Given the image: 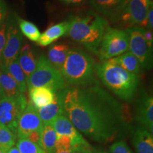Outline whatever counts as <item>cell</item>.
Listing matches in <instances>:
<instances>
[{
	"instance_id": "obj_27",
	"label": "cell",
	"mask_w": 153,
	"mask_h": 153,
	"mask_svg": "<svg viewBox=\"0 0 153 153\" xmlns=\"http://www.w3.org/2000/svg\"><path fill=\"white\" fill-rule=\"evenodd\" d=\"M16 147L21 153H46L38 144L26 138L19 139Z\"/></svg>"
},
{
	"instance_id": "obj_21",
	"label": "cell",
	"mask_w": 153,
	"mask_h": 153,
	"mask_svg": "<svg viewBox=\"0 0 153 153\" xmlns=\"http://www.w3.org/2000/svg\"><path fill=\"white\" fill-rule=\"evenodd\" d=\"M0 85L6 97H18L24 94L21 92L16 82L10 75L7 69L0 63Z\"/></svg>"
},
{
	"instance_id": "obj_23",
	"label": "cell",
	"mask_w": 153,
	"mask_h": 153,
	"mask_svg": "<svg viewBox=\"0 0 153 153\" xmlns=\"http://www.w3.org/2000/svg\"><path fill=\"white\" fill-rule=\"evenodd\" d=\"M57 133L51 124L43 126L39 146L46 153H54L55 151Z\"/></svg>"
},
{
	"instance_id": "obj_11",
	"label": "cell",
	"mask_w": 153,
	"mask_h": 153,
	"mask_svg": "<svg viewBox=\"0 0 153 153\" xmlns=\"http://www.w3.org/2000/svg\"><path fill=\"white\" fill-rule=\"evenodd\" d=\"M43 123L38 113V109L31 103L27 104L18 121L17 137L18 139L26 138L33 131H42Z\"/></svg>"
},
{
	"instance_id": "obj_15",
	"label": "cell",
	"mask_w": 153,
	"mask_h": 153,
	"mask_svg": "<svg viewBox=\"0 0 153 153\" xmlns=\"http://www.w3.org/2000/svg\"><path fill=\"white\" fill-rule=\"evenodd\" d=\"M38 113L43 126L51 124L55 118L62 115L63 108L60 91L55 94V99L52 103L38 109Z\"/></svg>"
},
{
	"instance_id": "obj_39",
	"label": "cell",
	"mask_w": 153,
	"mask_h": 153,
	"mask_svg": "<svg viewBox=\"0 0 153 153\" xmlns=\"http://www.w3.org/2000/svg\"><path fill=\"white\" fill-rule=\"evenodd\" d=\"M82 1H83V0H70L69 2L72 3V4H78V3L82 2Z\"/></svg>"
},
{
	"instance_id": "obj_20",
	"label": "cell",
	"mask_w": 153,
	"mask_h": 153,
	"mask_svg": "<svg viewBox=\"0 0 153 153\" xmlns=\"http://www.w3.org/2000/svg\"><path fill=\"white\" fill-rule=\"evenodd\" d=\"M70 50V47L68 45L63 43L55 44L50 48L48 53V60L60 72Z\"/></svg>"
},
{
	"instance_id": "obj_10",
	"label": "cell",
	"mask_w": 153,
	"mask_h": 153,
	"mask_svg": "<svg viewBox=\"0 0 153 153\" xmlns=\"http://www.w3.org/2000/svg\"><path fill=\"white\" fill-rule=\"evenodd\" d=\"M23 36L17 26L16 20H11L7 24L6 43L1 55V64L6 67L11 61L18 58L22 48Z\"/></svg>"
},
{
	"instance_id": "obj_16",
	"label": "cell",
	"mask_w": 153,
	"mask_h": 153,
	"mask_svg": "<svg viewBox=\"0 0 153 153\" xmlns=\"http://www.w3.org/2000/svg\"><path fill=\"white\" fill-rule=\"evenodd\" d=\"M70 27V22H64L51 26L41 35L37 42L41 46H47L57 39L67 35Z\"/></svg>"
},
{
	"instance_id": "obj_26",
	"label": "cell",
	"mask_w": 153,
	"mask_h": 153,
	"mask_svg": "<svg viewBox=\"0 0 153 153\" xmlns=\"http://www.w3.org/2000/svg\"><path fill=\"white\" fill-rule=\"evenodd\" d=\"M16 137L10 129L0 124V149L7 152L15 145Z\"/></svg>"
},
{
	"instance_id": "obj_29",
	"label": "cell",
	"mask_w": 153,
	"mask_h": 153,
	"mask_svg": "<svg viewBox=\"0 0 153 153\" xmlns=\"http://www.w3.org/2000/svg\"><path fill=\"white\" fill-rule=\"evenodd\" d=\"M110 153H132L131 150L124 141H118L111 145Z\"/></svg>"
},
{
	"instance_id": "obj_19",
	"label": "cell",
	"mask_w": 153,
	"mask_h": 153,
	"mask_svg": "<svg viewBox=\"0 0 153 153\" xmlns=\"http://www.w3.org/2000/svg\"><path fill=\"white\" fill-rule=\"evenodd\" d=\"M55 94L47 87L33 88L29 90L30 103L36 109H39L52 103L55 99Z\"/></svg>"
},
{
	"instance_id": "obj_8",
	"label": "cell",
	"mask_w": 153,
	"mask_h": 153,
	"mask_svg": "<svg viewBox=\"0 0 153 153\" xmlns=\"http://www.w3.org/2000/svg\"><path fill=\"white\" fill-rule=\"evenodd\" d=\"M144 30L140 27H130L126 30L129 38L128 50L139 61L142 69L150 70L152 66V48L145 41Z\"/></svg>"
},
{
	"instance_id": "obj_34",
	"label": "cell",
	"mask_w": 153,
	"mask_h": 153,
	"mask_svg": "<svg viewBox=\"0 0 153 153\" xmlns=\"http://www.w3.org/2000/svg\"><path fill=\"white\" fill-rule=\"evenodd\" d=\"M146 29L152 30L153 29V5L152 4L149 8L148 16H147Z\"/></svg>"
},
{
	"instance_id": "obj_13",
	"label": "cell",
	"mask_w": 153,
	"mask_h": 153,
	"mask_svg": "<svg viewBox=\"0 0 153 153\" xmlns=\"http://www.w3.org/2000/svg\"><path fill=\"white\" fill-rule=\"evenodd\" d=\"M51 125L57 135H67L71 137L76 145H89L83 136L75 128L73 124L64 114L60 115L53 120Z\"/></svg>"
},
{
	"instance_id": "obj_40",
	"label": "cell",
	"mask_w": 153,
	"mask_h": 153,
	"mask_svg": "<svg viewBox=\"0 0 153 153\" xmlns=\"http://www.w3.org/2000/svg\"><path fill=\"white\" fill-rule=\"evenodd\" d=\"M0 153H6V152L4 150H1V149H0Z\"/></svg>"
},
{
	"instance_id": "obj_28",
	"label": "cell",
	"mask_w": 153,
	"mask_h": 153,
	"mask_svg": "<svg viewBox=\"0 0 153 153\" xmlns=\"http://www.w3.org/2000/svg\"><path fill=\"white\" fill-rule=\"evenodd\" d=\"M89 145H76L71 137L67 135H57L55 143V150H70L76 147L89 146Z\"/></svg>"
},
{
	"instance_id": "obj_25",
	"label": "cell",
	"mask_w": 153,
	"mask_h": 153,
	"mask_svg": "<svg viewBox=\"0 0 153 153\" xmlns=\"http://www.w3.org/2000/svg\"><path fill=\"white\" fill-rule=\"evenodd\" d=\"M16 21L21 33L24 35L30 41L38 42L41 37V32L37 26L33 23L16 16Z\"/></svg>"
},
{
	"instance_id": "obj_7",
	"label": "cell",
	"mask_w": 153,
	"mask_h": 153,
	"mask_svg": "<svg viewBox=\"0 0 153 153\" xmlns=\"http://www.w3.org/2000/svg\"><path fill=\"white\" fill-rule=\"evenodd\" d=\"M27 104L24 94L18 97H4L0 99V124L17 135L19 119Z\"/></svg>"
},
{
	"instance_id": "obj_5",
	"label": "cell",
	"mask_w": 153,
	"mask_h": 153,
	"mask_svg": "<svg viewBox=\"0 0 153 153\" xmlns=\"http://www.w3.org/2000/svg\"><path fill=\"white\" fill-rule=\"evenodd\" d=\"M28 90L33 88L47 87L55 93L66 87L61 73L53 67L45 55L38 58L33 73L26 79Z\"/></svg>"
},
{
	"instance_id": "obj_12",
	"label": "cell",
	"mask_w": 153,
	"mask_h": 153,
	"mask_svg": "<svg viewBox=\"0 0 153 153\" xmlns=\"http://www.w3.org/2000/svg\"><path fill=\"white\" fill-rule=\"evenodd\" d=\"M128 0H89L92 8L100 16L117 22L125 8Z\"/></svg>"
},
{
	"instance_id": "obj_31",
	"label": "cell",
	"mask_w": 153,
	"mask_h": 153,
	"mask_svg": "<svg viewBox=\"0 0 153 153\" xmlns=\"http://www.w3.org/2000/svg\"><path fill=\"white\" fill-rule=\"evenodd\" d=\"M6 35H7V24L2 23L0 25V62L1 60V55L4 48L6 43Z\"/></svg>"
},
{
	"instance_id": "obj_14",
	"label": "cell",
	"mask_w": 153,
	"mask_h": 153,
	"mask_svg": "<svg viewBox=\"0 0 153 153\" xmlns=\"http://www.w3.org/2000/svg\"><path fill=\"white\" fill-rule=\"evenodd\" d=\"M136 118L141 126L151 133L153 132V99L152 96L144 95L140 101Z\"/></svg>"
},
{
	"instance_id": "obj_6",
	"label": "cell",
	"mask_w": 153,
	"mask_h": 153,
	"mask_svg": "<svg viewBox=\"0 0 153 153\" xmlns=\"http://www.w3.org/2000/svg\"><path fill=\"white\" fill-rule=\"evenodd\" d=\"M127 31L108 26L99 45L97 55L102 61L117 57L128 50Z\"/></svg>"
},
{
	"instance_id": "obj_9",
	"label": "cell",
	"mask_w": 153,
	"mask_h": 153,
	"mask_svg": "<svg viewBox=\"0 0 153 153\" xmlns=\"http://www.w3.org/2000/svg\"><path fill=\"white\" fill-rule=\"evenodd\" d=\"M152 0H128L120 20L131 27L146 28L147 16Z\"/></svg>"
},
{
	"instance_id": "obj_30",
	"label": "cell",
	"mask_w": 153,
	"mask_h": 153,
	"mask_svg": "<svg viewBox=\"0 0 153 153\" xmlns=\"http://www.w3.org/2000/svg\"><path fill=\"white\" fill-rule=\"evenodd\" d=\"M91 146L76 147L70 150H55L54 153H90Z\"/></svg>"
},
{
	"instance_id": "obj_35",
	"label": "cell",
	"mask_w": 153,
	"mask_h": 153,
	"mask_svg": "<svg viewBox=\"0 0 153 153\" xmlns=\"http://www.w3.org/2000/svg\"><path fill=\"white\" fill-rule=\"evenodd\" d=\"M144 37L147 43L149 45V47L152 48L153 45V34L152 30H148L145 28L144 30Z\"/></svg>"
},
{
	"instance_id": "obj_24",
	"label": "cell",
	"mask_w": 153,
	"mask_h": 153,
	"mask_svg": "<svg viewBox=\"0 0 153 153\" xmlns=\"http://www.w3.org/2000/svg\"><path fill=\"white\" fill-rule=\"evenodd\" d=\"M7 70L16 81L21 92L24 94L26 90V78L23 72L22 68L18 62V60H14L9 62L5 67Z\"/></svg>"
},
{
	"instance_id": "obj_17",
	"label": "cell",
	"mask_w": 153,
	"mask_h": 153,
	"mask_svg": "<svg viewBox=\"0 0 153 153\" xmlns=\"http://www.w3.org/2000/svg\"><path fill=\"white\" fill-rule=\"evenodd\" d=\"M133 143L137 153H153L152 133L142 126L134 132Z\"/></svg>"
},
{
	"instance_id": "obj_33",
	"label": "cell",
	"mask_w": 153,
	"mask_h": 153,
	"mask_svg": "<svg viewBox=\"0 0 153 153\" xmlns=\"http://www.w3.org/2000/svg\"><path fill=\"white\" fill-rule=\"evenodd\" d=\"M7 15V7L4 0H0V25L4 23Z\"/></svg>"
},
{
	"instance_id": "obj_22",
	"label": "cell",
	"mask_w": 153,
	"mask_h": 153,
	"mask_svg": "<svg viewBox=\"0 0 153 153\" xmlns=\"http://www.w3.org/2000/svg\"><path fill=\"white\" fill-rule=\"evenodd\" d=\"M109 60L112 62L123 68L126 71L131 73L138 74L142 70L139 61L130 52H126L123 54Z\"/></svg>"
},
{
	"instance_id": "obj_3",
	"label": "cell",
	"mask_w": 153,
	"mask_h": 153,
	"mask_svg": "<svg viewBox=\"0 0 153 153\" xmlns=\"http://www.w3.org/2000/svg\"><path fill=\"white\" fill-rule=\"evenodd\" d=\"M108 23L100 15L75 16L70 22L68 35L73 41L82 44L91 53L97 55L100 43Z\"/></svg>"
},
{
	"instance_id": "obj_41",
	"label": "cell",
	"mask_w": 153,
	"mask_h": 153,
	"mask_svg": "<svg viewBox=\"0 0 153 153\" xmlns=\"http://www.w3.org/2000/svg\"><path fill=\"white\" fill-rule=\"evenodd\" d=\"M65 1H68V2H69V1H70V0H65Z\"/></svg>"
},
{
	"instance_id": "obj_18",
	"label": "cell",
	"mask_w": 153,
	"mask_h": 153,
	"mask_svg": "<svg viewBox=\"0 0 153 153\" xmlns=\"http://www.w3.org/2000/svg\"><path fill=\"white\" fill-rule=\"evenodd\" d=\"M17 60L27 79L35 70L37 63L33 50L28 44L23 45L19 53Z\"/></svg>"
},
{
	"instance_id": "obj_36",
	"label": "cell",
	"mask_w": 153,
	"mask_h": 153,
	"mask_svg": "<svg viewBox=\"0 0 153 153\" xmlns=\"http://www.w3.org/2000/svg\"><path fill=\"white\" fill-rule=\"evenodd\" d=\"M90 153H109L106 150H103V149L97 148H91Z\"/></svg>"
},
{
	"instance_id": "obj_37",
	"label": "cell",
	"mask_w": 153,
	"mask_h": 153,
	"mask_svg": "<svg viewBox=\"0 0 153 153\" xmlns=\"http://www.w3.org/2000/svg\"><path fill=\"white\" fill-rule=\"evenodd\" d=\"M6 153H21V152H19V149L17 148V147L14 146H14L11 147L9 150H8V151H7Z\"/></svg>"
},
{
	"instance_id": "obj_4",
	"label": "cell",
	"mask_w": 153,
	"mask_h": 153,
	"mask_svg": "<svg viewBox=\"0 0 153 153\" xmlns=\"http://www.w3.org/2000/svg\"><path fill=\"white\" fill-rule=\"evenodd\" d=\"M95 61L91 55L79 48L70 50L60 70L65 82L80 87L92 84L94 80Z\"/></svg>"
},
{
	"instance_id": "obj_1",
	"label": "cell",
	"mask_w": 153,
	"mask_h": 153,
	"mask_svg": "<svg viewBox=\"0 0 153 153\" xmlns=\"http://www.w3.org/2000/svg\"><path fill=\"white\" fill-rule=\"evenodd\" d=\"M59 91L63 114L94 141L108 142L125 128L122 105L98 84L65 87Z\"/></svg>"
},
{
	"instance_id": "obj_32",
	"label": "cell",
	"mask_w": 153,
	"mask_h": 153,
	"mask_svg": "<svg viewBox=\"0 0 153 153\" xmlns=\"http://www.w3.org/2000/svg\"><path fill=\"white\" fill-rule=\"evenodd\" d=\"M42 131H33L30 133L26 137V139L28 140L30 142L36 143L39 145L40 140H41V135Z\"/></svg>"
},
{
	"instance_id": "obj_38",
	"label": "cell",
	"mask_w": 153,
	"mask_h": 153,
	"mask_svg": "<svg viewBox=\"0 0 153 153\" xmlns=\"http://www.w3.org/2000/svg\"><path fill=\"white\" fill-rule=\"evenodd\" d=\"M6 97L5 94H4V91H3L2 88H1V85H0V99H2L3 97Z\"/></svg>"
},
{
	"instance_id": "obj_2",
	"label": "cell",
	"mask_w": 153,
	"mask_h": 153,
	"mask_svg": "<svg viewBox=\"0 0 153 153\" xmlns=\"http://www.w3.org/2000/svg\"><path fill=\"white\" fill-rule=\"evenodd\" d=\"M95 71L107 88L124 101L133 98L139 85L137 74L126 71L110 60L95 66Z\"/></svg>"
}]
</instances>
